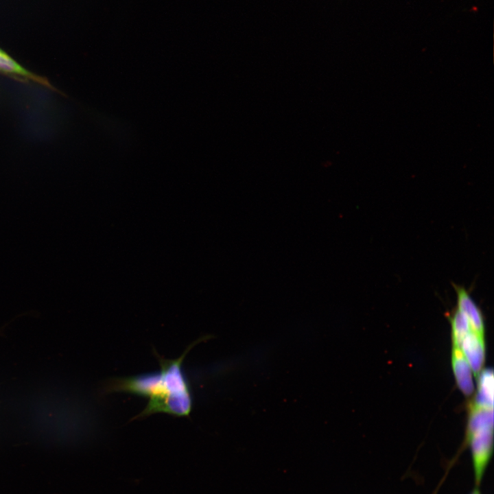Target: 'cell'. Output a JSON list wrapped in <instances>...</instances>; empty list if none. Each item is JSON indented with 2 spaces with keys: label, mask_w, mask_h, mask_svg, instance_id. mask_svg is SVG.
<instances>
[{
  "label": "cell",
  "mask_w": 494,
  "mask_h": 494,
  "mask_svg": "<svg viewBox=\"0 0 494 494\" xmlns=\"http://www.w3.org/2000/svg\"><path fill=\"white\" fill-rule=\"evenodd\" d=\"M202 339L189 345L176 359H166L154 351L160 365L159 370L111 379L105 390L146 398L148 403L145 408L134 419L161 412L176 416H189L192 410L193 398L183 364L188 352Z\"/></svg>",
  "instance_id": "1"
},
{
  "label": "cell",
  "mask_w": 494,
  "mask_h": 494,
  "mask_svg": "<svg viewBox=\"0 0 494 494\" xmlns=\"http://www.w3.org/2000/svg\"><path fill=\"white\" fill-rule=\"evenodd\" d=\"M473 461L475 481L480 484L493 447V429L484 430L467 436Z\"/></svg>",
  "instance_id": "2"
},
{
  "label": "cell",
  "mask_w": 494,
  "mask_h": 494,
  "mask_svg": "<svg viewBox=\"0 0 494 494\" xmlns=\"http://www.w3.org/2000/svg\"><path fill=\"white\" fill-rule=\"evenodd\" d=\"M459 348L477 377L485 360L484 335L471 330L461 340Z\"/></svg>",
  "instance_id": "3"
},
{
  "label": "cell",
  "mask_w": 494,
  "mask_h": 494,
  "mask_svg": "<svg viewBox=\"0 0 494 494\" xmlns=\"http://www.w3.org/2000/svg\"><path fill=\"white\" fill-rule=\"evenodd\" d=\"M454 287L457 294V309L466 317L472 330L484 335V318L480 308L463 287Z\"/></svg>",
  "instance_id": "4"
},
{
  "label": "cell",
  "mask_w": 494,
  "mask_h": 494,
  "mask_svg": "<svg viewBox=\"0 0 494 494\" xmlns=\"http://www.w3.org/2000/svg\"><path fill=\"white\" fill-rule=\"evenodd\" d=\"M451 365L456 384L462 392L470 396L474 390L471 368L460 349L453 345Z\"/></svg>",
  "instance_id": "5"
},
{
  "label": "cell",
  "mask_w": 494,
  "mask_h": 494,
  "mask_svg": "<svg viewBox=\"0 0 494 494\" xmlns=\"http://www.w3.org/2000/svg\"><path fill=\"white\" fill-rule=\"evenodd\" d=\"M478 392L473 405L493 409V373L489 368L484 369L478 375Z\"/></svg>",
  "instance_id": "6"
},
{
  "label": "cell",
  "mask_w": 494,
  "mask_h": 494,
  "mask_svg": "<svg viewBox=\"0 0 494 494\" xmlns=\"http://www.w3.org/2000/svg\"><path fill=\"white\" fill-rule=\"evenodd\" d=\"M493 429V410L490 408L471 405L467 436L478 431Z\"/></svg>",
  "instance_id": "7"
},
{
  "label": "cell",
  "mask_w": 494,
  "mask_h": 494,
  "mask_svg": "<svg viewBox=\"0 0 494 494\" xmlns=\"http://www.w3.org/2000/svg\"><path fill=\"white\" fill-rule=\"evenodd\" d=\"M0 71L21 75L32 79L37 82L42 83L43 84H45L47 86H50L49 83L45 79L36 75L34 73H32L31 72L25 69L1 49Z\"/></svg>",
  "instance_id": "8"
},
{
  "label": "cell",
  "mask_w": 494,
  "mask_h": 494,
  "mask_svg": "<svg viewBox=\"0 0 494 494\" xmlns=\"http://www.w3.org/2000/svg\"><path fill=\"white\" fill-rule=\"evenodd\" d=\"M453 345L459 347L462 338L472 329L466 317L456 309L449 317Z\"/></svg>",
  "instance_id": "9"
},
{
  "label": "cell",
  "mask_w": 494,
  "mask_h": 494,
  "mask_svg": "<svg viewBox=\"0 0 494 494\" xmlns=\"http://www.w3.org/2000/svg\"><path fill=\"white\" fill-rule=\"evenodd\" d=\"M470 494H480L478 489H474Z\"/></svg>",
  "instance_id": "10"
}]
</instances>
